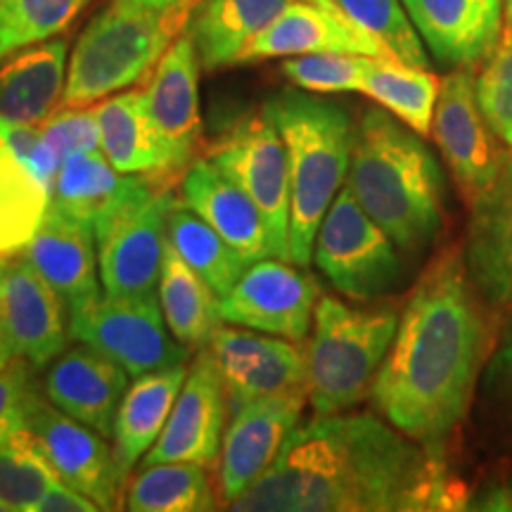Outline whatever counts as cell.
<instances>
[{"label":"cell","instance_id":"1","mask_svg":"<svg viewBox=\"0 0 512 512\" xmlns=\"http://www.w3.org/2000/svg\"><path fill=\"white\" fill-rule=\"evenodd\" d=\"M439 451L370 413L297 425L235 512H422L456 508Z\"/></svg>","mask_w":512,"mask_h":512},{"label":"cell","instance_id":"2","mask_svg":"<svg viewBox=\"0 0 512 512\" xmlns=\"http://www.w3.org/2000/svg\"><path fill=\"white\" fill-rule=\"evenodd\" d=\"M489 351V323L465 259L444 254L422 273L370 389L384 420L441 451L465 418Z\"/></svg>","mask_w":512,"mask_h":512},{"label":"cell","instance_id":"3","mask_svg":"<svg viewBox=\"0 0 512 512\" xmlns=\"http://www.w3.org/2000/svg\"><path fill=\"white\" fill-rule=\"evenodd\" d=\"M347 188L403 254L418 256L439 238L446 202L441 166L420 133L382 107L358 121Z\"/></svg>","mask_w":512,"mask_h":512},{"label":"cell","instance_id":"4","mask_svg":"<svg viewBox=\"0 0 512 512\" xmlns=\"http://www.w3.org/2000/svg\"><path fill=\"white\" fill-rule=\"evenodd\" d=\"M261 112L283 136L290 162V259L309 266L320 221L349 176L356 126L339 102L299 91L273 95Z\"/></svg>","mask_w":512,"mask_h":512},{"label":"cell","instance_id":"5","mask_svg":"<svg viewBox=\"0 0 512 512\" xmlns=\"http://www.w3.org/2000/svg\"><path fill=\"white\" fill-rule=\"evenodd\" d=\"M202 0H181L150 8L133 0H112L76 41L69 57L67 86L60 107H88L112 93L150 79Z\"/></svg>","mask_w":512,"mask_h":512},{"label":"cell","instance_id":"6","mask_svg":"<svg viewBox=\"0 0 512 512\" xmlns=\"http://www.w3.org/2000/svg\"><path fill=\"white\" fill-rule=\"evenodd\" d=\"M396 328L394 306L358 309L335 297L320 299L306 347V394L316 413H342L370 396Z\"/></svg>","mask_w":512,"mask_h":512},{"label":"cell","instance_id":"7","mask_svg":"<svg viewBox=\"0 0 512 512\" xmlns=\"http://www.w3.org/2000/svg\"><path fill=\"white\" fill-rule=\"evenodd\" d=\"M176 197L164 183L150 181L93 226L102 292L110 297H155L169 216Z\"/></svg>","mask_w":512,"mask_h":512},{"label":"cell","instance_id":"8","mask_svg":"<svg viewBox=\"0 0 512 512\" xmlns=\"http://www.w3.org/2000/svg\"><path fill=\"white\" fill-rule=\"evenodd\" d=\"M396 249L344 185L320 221L313 261L337 292L354 299H377L392 292L403 275Z\"/></svg>","mask_w":512,"mask_h":512},{"label":"cell","instance_id":"9","mask_svg":"<svg viewBox=\"0 0 512 512\" xmlns=\"http://www.w3.org/2000/svg\"><path fill=\"white\" fill-rule=\"evenodd\" d=\"M209 159L259 207L273 259L292 261L290 162L273 121L264 112L238 119L209 147Z\"/></svg>","mask_w":512,"mask_h":512},{"label":"cell","instance_id":"10","mask_svg":"<svg viewBox=\"0 0 512 512\" xmlns=\"http://www.w3.org/2000/svg\"><path fill=\"white\" fill-rule=\"evenodd\" d=\"M162 313L155 297L100 294L69 316V337L117 361L133 377L183 366L188 347L169 335Z\"/></svg>","mask_w":512,"mask_h":512},{"label":"cell","instance_id":"11","mask_svg":"<svg viewBox=\"0 0 512 512\" xmlns=\"http://www.w3.org/2000/svg\"><path fill=\"white\" fill-rule=\"evenodd\" d=\"M318 283L280 259H261L219 299L223 323L304 342L320 302Z\"/></svg>","mask_w":512,"mask_h":512},{"label":"cell","instance_id":"12","mask_svg":"<svg viewBox=\"0 0 512 512\" xmlns=\"http://www.w3.org/2000/svg\"><path fill=\"white\" fill-rule=\"evenodd\" d=\"M64 304L27 256H0V330L12 358L46 368L67 347Z\"/></svg>","mask_w":512,"mask_h":512},{"label":"cell","instance_id":"13","mask_svg":"<svg viewBox=\"0 0 512 512\" xmlns=\"http://www.w3.org/2000/svg\"><path fill=\"white\" fill-rule=\"evenodd\" d=\"M432 136L460 190L472 200L494 181L508 155L479 110L475 76L465 67L441 81Z\"/></svg>","mask_w":512,"mask_h":512},{"label":"cell","instance_id":"14","mask_svg":"<svg viewBox=\"0 0 512 512\" xmlns=\"http://www.w3.org/2000/svg\"><path fill=\"white\" fill-rule=\"evenodd\" d=\"M297 344L266 332L254 335L247 328H230V323L219 325L207 349L219 366L230 411L261 396L304 392L306 349Z\"/></svg>","mask_w":512,"mask_h":512},{"label":"cell","instance_id":"15","mask_svg":"<svg viewBox=\"0 0 512 512\" xmlns=\"http://www.w3.org/2000/svg\"><path fill=\"white\" fill-rule=\"evenodd\" d=\"M200 57L188 31L166 50L147 79L145 102L169 166V178L185 174L202 143Z\"/></svg>","mask_w":512,"mask_h":512},{"label":"cell","instance_id":"16","mask_svg":"<svg viewBox=\"0 0 512 512\" xmlns=\"http://www.w3.org/2000/svg\"><path fill=\"white\" fill-rule=\"evenodd\" d=\"M228 396L219 366L209 349H200L169 420L143 465L197 463L211 465L219 458L226 430Z\"/></svg>","mask_w":512,"mask_h":512},{"label":"cell","instance_id":"17","mask_svg":"<svg viewBox=\"0 0 512 512\" xmlns=\"http://www.w3.org/2000/svg\"><path fill=\"white\" fill-rule=\"evenodd\" d=\"M29 430L64 484L91 498L100 510L121 508L126 479L121 477L114 451L102 434L69 418L53 403L48 406L43 399H38L31 411Z\"/></svg>","mask_w":512,"mask_h":512},{"label":"cell","instance_id":"18","mask_svg":"<svg viewBox=\"0 0 512 512\" xmlns=\"http://www.w3.org/2000/svg\"><path fill=\"white\" fill-rule=\"evenodd\" d=\"M306 396V389L261 396L233 411L221 444L219 482L223 503H233L245 494L273 465L287 437L299 425Z\"/></svg>","mask_w":512,"mask_h":512},{"label":"cell","instance_id":"19","mask_svg":"<svg viewBox=\"0 0 512 512\" xmlns=\"http://www.w3.org/2000/svg\"><path fill=\"white\" fill-rule=\"evenodd\" d=\"M309 53H351L394 60V55L373 34L358 27L339 8L290 0V5L264 31L247 43L235 64Z\"/></svg>","mask_w":512,"mask_h":512},{"label":"cell","instance_id":"20","mask_svg":"<svg viewBox=\"0 0 512 512\" xmlns=\"http://www.w3.org/2000/svg\"><path fill=\"white\" fill-rule=\"evenodd\" d=\"M434 60L448 67L484 62L503 34L505 0H401Z\"/></svg>","mask_w":512,"mask_h":512},{"label":"cell","instance_id":"21","mask_svg":"<svg viewBox=\"0 0 512 512\" xmlns=\"http://www.w3.org/2000/svg\"><path fill=\"white\" fill-rule=\"evenodd\" d=\"M465 266L486 302L512 306V152L472 204Z\"/></svg>","mask_w":512,"mask_h":512},{"label":"cell","instance_id":"22","mask_svg":"<svg viewBox=\"0 0 512 512\" xmlns=\"http://www.w3.org/2000/svg\"><path fill=\"white\" fill-rule=\"evenodd\" d=\"M24 256L60 294L69 316L100 297V268L91 226L50 204L41 226L24 247Z\"/></svg>","mask_w":512,"mask_h":512},{"label":"cell","instance_id":"23","mask_svg":"<svg viewBox=\"0 0 512 512\" xmlns=\"http://www.w3.org/2000/svg\"><path fill=\"white\" fill-rule=\"evenodd\" d=\"M126 389L128 370L91 347L62 351L46 377L48 401L105 439L112 437Z\"/></svg>","mask_w":512,"mask_h":512},{"label":"cell","instance_id":"24","mask_svg":"<svg viewBox=\"0 0 512 512\" xmlns=\"http://www.w3.org/2000/svg\"><path fill=\"white\" fill-rule=\"evenodd\" d=\"M181 195L183 204L238 249L249 266L273 256L259 207L211 159H195L185 169Z\"/></svg>","mask_w":512,"mask_h":512},{"label":"cell","instance_id":"25","mask_svg":"<svg viewBox=\"0 0 512 512\" xmlns=\"http://www.w3.org/2000/svg\"><path fill=\"white\" fill-rule=\"evenodd\" d=\"M67 50L55 36L0 57V121L41 126L53 117L67 86Z\"/></svg>","mask_w":512,"mask_h":512},{"label":"cell","instance_id":"26","mask_svg":"<svg viewBox=\"0 0 512 512\" xmlns=\"http://www.w3.org/2000/svg\"><path fill=\"white\" fill-rule=\"evenodd\" d=\"M188 370L183 366L157 370L136 377V382L126 389L124 399L117 408L114 418V460L121 477H128L133 465L155 446L162 434L166 420H169L174 403L181 394Z\"/></svg>","mask_w":512,"mask_h":512},{"label":"cell","instance_id":"27","mask_svg":"<svg viewBox=\"0 0 512 512\" xmlns=\"http://www.w3.org/2000/svg\"><path fill=\"white\" fill-rule=\"evenodd\" d=\"M147 183H150L147 176L121 174L114 169L102 150L74 152L57 171L50 188V204L62 214L93 228Z\"/></svg>","mask_w":512,"mask_h":512},{"label":"cell","instance_id":"28","mask_svg":"<svg viewBox=\"0 0 512 512\" xmlns=\"http://www.w3.org/2000/svg\"><path fill=\"white\" fill-rule=\"evenodd\" d=\"M100 126V150L121 174L169 178L166 155L147 112L145 91H121L93 107Z\"/></svg>","mask_w":512,"mask_h":512},{"label":"cell","instance_id":"29","mask_svg":"<svg viewBox=\"0 0 512 512\" xmlns=\"http://www.w3.org/2000/svg\"><path fill=\"white\" fill-rule=\"evenodd\" d=\"M290 0H202L188 34L200 64L209 72L230 67L254 36H259Z\"/></svg>","mask_w":512,"mask_h":512},{"label":"cell","instance_id":"30","mask_svg":"<svg viewBox=\"0 0 512 512\" xmlns=\"http://www.w3.org/2000/svg\"><path fill=\"white\" fill-rule=\"evenodd\" d=\"M219 294L192 268L171 242H166L159 273V304L171 335L188 349L209 347L214 330L223 323Z\"/></svg>","mask_w":512,"mask_h":512},{"label":"cell","instance_id":"31","mask_svg":"<svg viewBox=\"0 0 512 512\" xmlns=\"http://www.w3.org/2000/svg\"><path fill=\"white\" fill-rule=\"evenodd\" d=\"M437 76L422 67H411L399 60L370 57L361 93L375 100L382 110L411 126L420 136H430L434 107L439 98Z\"/></svg>","mask_w":512,"mask_h":512},{"label":"cell","instance_id":"32","mask_svg":"<svg viewBox=\"0 0 512 512\" xmlns=\"http://www.w3.org/2000/svg\"><path fill=\"white\" fill-rule=\"evenodd\" d=\"M131 512H207L216 510L204 465L197 463H157L143 470L128 484L124 496Z\"/></svg>","mask_w":512,"mask_h":512},{"label":"cell","instance_id":"33","mask_svg":"<svg viewBox=\"0 0 512 512\" xmlns=\"http://www.w3.org/2000/svg\"><path fill=\"white\" fill-rule=\"evenodd\" d=\"M48 207V188L12 155L0 131V256L17 254L29 245Z\"/></svg>","mask_w":512,"mask_h":512},{"label":"cell","instance_id":"34","mask_svg":"<svg viewBox=\"0 0 512 512\" xmlns=\"http://www.w3.org/2000/svg\"><path fill=\"white\" fill-rule=\"evenodd\" d=\"M169 242L221 297L233 290L249 264L235 247L195 214L188 204H176L169 216Z\"/></svg>","mask_w":512,"mask_h":512},{"label":"cell","instance_id":"35","mask_svg":"<svg viewBox=\"0 0 512 512\" xmlns=\"http://www.w3.org/2000/svg\"><path fill=\"white\" fill-rule=\"evenodd\" d=\"M57 482L60 477L29 425L0 441V503L5 508L34 512Z\"/></svg>","mask_w":512,"mask_h":512},{"label":"cell","instance_id":"36","mask_svg":"<svg viewBox=\"0 0 512 512\" xmlns=\"http://www.w3.org/2000/svg\"><path fill=\"white\" fill-rule=\"evenodd\" d=\"M91 0H0V57L67 31Z\"/></svg>","mask_w":512,"mask_h":512},{"label":"cell","instance_id":"37","mask_svg":"<svg viewBox=\"0 0 512 512\" xmlns=\"http://www.w3.org/2000/svg\"><path fill=\"white\" fill-rule=\"evenodd\" d=\"M335 3L358 27L373 34L394 55V60L427 69L430 57L425 43L401 0H335Z\"/></svg>","mask_w":512,"mask_h":512},{"label":"cell","instance_id":"38","mask_svg":"<svg viewBox=\"0 0 512 512\" xmlns=\"http://www.w3.org/2000/svg\"><path fill=\"white\" fill-rule=\"evenodd\" d=\"M475 95L486 124L505 147H512V24L484 60Z\"/></svg>","mask_w":512,"mask_h":512},{"label":"cell","instance_id":"39","mask_svg":"<svg viewBox=\"0 0 512 512\" xmlns=\"http://www.w3.org/2000/svg\"><path fill=\"white\" fill-rule=\"evenodd\" d=\"M370 57L351 53H309L283 62V74L297 88L311 93L361 91Z\"/></svg>","mask_w":512,"mask_h":512},{"label":"cell","instance_id":"40","mask_svg":"<svg viewBox=\"0 0 512 512\" xmlns=\"http://www.w3.org/2000/svg\"><path fill=\"white\" fill-rule=\"evenodd\" d=\"M41 143L60 166L74 152L100 150V126L95 110L60 107V112L41 124Z\"/></svg>","mask_w":512,"mask_h":512},{"label":"cell","instance_id":"41","mask_svg":"<svg viewBox=\"0 0 512 512\" xmlns=\"http://www.w3.org/2000/svg\"><path fill=\"white\" fill-rule=\"evenodd\" d=\"M27 361L15 358L0 370V441L29 425L31 411L41 399Z\"/></svg>","mask_w":512,"mask_h":512},{"label":"cell","instance_id":"42","mask_svg":"<svg viewBox=\"0 0 512 512\" xmlns=\"http://www.w3.org/2000/svg\"><path fill=\"white\" fill-rule=\"evenodd\" d=\"M486 392L505 408H512V330L498 344L494 358L486 366Z\"/></svg>","mask_w":512,"mask_h":512},{"label":"cell","instance_id":"43","mask_svg":"<svg viewBox=\"0 0 512 512\" xmlns=\"http://www.w3.org/2000/svg\"><path fill=\"white\" fill-rule=\"evenodd\" d=\"M95 510L100 508L91 501V498L83 496L81 491L72 489V486H67L62 479L57 484H53V489H50L34 508V512H95Z\"/></svg>","mask_w":512,"mask_h":512},{"label":"cell","instance_id":"44","mask_svg":"<svg viewBox=\"0 0 512 512\" xmlns=\"http://www.w3.org/2000/svg\"><path fill=\"white\" fill-rule=\"evenodd\" d=\"M470 510H494V512H508L512 510V482L508 484H491L484 486L475 498H470Z\"/></svg>","mask_w":512,"mask_h":512},{"label":"cell","instance_id":"45","mask_svg":"<svg viewBox=\"0 0 512 512\" xmlns=\"http://www.w3.org/2000/svg\"><path fill=\"white\" fill-rule=\"evenodd\" d=\"M10 361H15V358L10 356L8 344H5V337H3V330H0V370H3L5 366H8Z\"/></svg>","mask_w":512,"mask_h":512},{"label":"cell","instance_id":"46","mask_svg":"<svg viewBox=\"0 0 512 512\" xmlns=\"http://www.w3.org/2000/svg\"><path fill=\"white\" fill-rule=\"evenodd\" d=\"M133 3L140 5H150V8H169V5L181 3V0H133Z\"/></svg>","mask_w":512,"mask_h":512},{"label":"cell","instance_id":"47","mask_svg":"<svg viewBox=\"0 0 512 512\" xmlns=\"http://www.w3.org/2000/svg\"><path fill=\"white\" fill-rule=\"evenodd\" d=\"M309 3H318V5H325V8H337L335 0H309Z\"/></svg>","mask_w":512,"mask_h":512},{"label":"cell","instance_id":"48","mask_svg":"<svg viewBox=\"0 0 512 512\" xmlns=\"http://www.w3.org/2000/svg\"><path fill=\"white\" fill-rule=\"evenodd\" d=\"M505 17H508V22L512 24V0H505Z\"/></svg>","mask_w":512,"mask_h":512},{"label":"cell","instance_id":"49","mask_svg":"<svg viewBox=\"0 0 512 512\" xmlns=\"http://www.w3.org/2000/svg\"><path fill=\"white\" fill-rule=\"evenodd\" d=\"M0 512H8V508H5V505H3V503H0Z\"/></svg>","mask_w":512,"mask_h":512}]
</instances>
